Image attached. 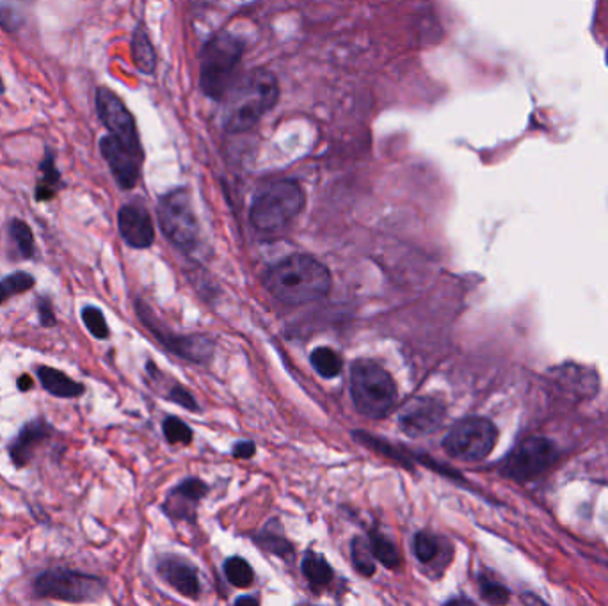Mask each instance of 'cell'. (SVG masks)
Returning <instances> with one entry per match:
<instances>
[{"label":"cell","instance_id":"7c38bea8","mask_svg":"<svg viewBox=\"0 0 608 606\" xmlns=\"http://www.w3.org/2000/svg\"><path fill=\"white\" fill-rule=\"evenodd\" d=\"M95 107L98 120L102 121V125L109 130V134L123 137L134 143H141L132 112L128 111L125 102L112 89L104 88V86L96 88Z\"/></svg>","mask_w":608,"mask_h":606},{"label":"cell","instance_id":"f1b7e54d","mask_svg":"<svg viewBox=\"0 0 608 606\" xmlns=\"http://www.w3.org/2000/svg\"><path fill=\"white\" fill-rule=\"evenodd\" d=\"M82 320L88 327L89 333L98 338V340H105L109 338V326H107V320H105L104 313L100 308L96 306H86L82 310Z\"/></svg>","mask_w":608,"mask_h":606},{"label":"cell","instance_id":"d4e9b609","mask_svg":"<svg viewBox=\"0 0 608 606\" xmlns=\"http://www.w3.org/2000/svg\"><path fill=\"white\" fill-rule=\"evenodd\" d=\"M443 541L436 535L427 534V532H420L415 535V548L416 559L420 560L422 564H432L434 560H438L441 551H443Z\"/></svg>","mask_w":608,"mask_h":606},{"label":"cell","instance_id":"5b68a950","mask_svg":"<svg viewBox=\"0 0 608 606\" xmlns=\"http://www.w3.org/2000/svg\"><path fill=\"white\" fill-rule=\"evenodd\" d=\"M351 395L354 406L368 418H384L397 402V384L379 363L358 359L351 368Z\"/></svg>","mask_w":608,"mask_h":606},{"label":"cell","instance_id":"836d02e7","mask_svg":"<svg viewBox=\"0 0 608 606\" xmlns=\"http://www.w3.org/2000/svg\"><path fill=\"white\" fill-rule=\"evenodd\" d=\"M38 311H40L41 326H56V315H54V311H52V306H50V303H48L47 299H40V301H38Z\"/></svg>","mask_w":608,"mask_h":606},{"label":"cell","instance_id":"3957f363","mask_svg":"<svg viewBox=\"0 0 608 606\" xmlns=\"http://www.w3.org/2000/svg\"><path fill=\"white\" fill-rule=\"evenodd\" d=\"M246 45L230 32H219L201 50L200 88L212 100H223L237 79Z\"/></svg>","mask_w":608,"mask_h":606},{"label":"cell","instance_id":"cb8c5ba5","mask_svg":"<svg viewBox=\"0 0 608 606\" xmlns=\"http://www.w3.org/2000/svg\"><path fill=\"white\" fill-rule=\"evenodd\" d=\"M36 285V280L32 278L29 272L18 271L6 276L0 281V304L6 303L9 297L24 294L27 290H31Z\"/></svg>","mask_w":608,"mask_h":606},{"label":"cell","instance_id":"4fadbf2b","mask_svg":"<svg viewBox=\"0 0 608 606\" xmlns=\"http://www.w3.org/2000/svg\"><path fill=\"white\" fill-rule=\"evenodd\" d=\"M443 416V402L434 397H415L400 411V429L411 438H422L440 427Z\"/></svg>","mask_w":608,"mask_h":606},{"label":"cell","instance_id":"ac0fdd59","mask_svg":"<svg viewBox=\"0 0 608 606\" xmlns=\"http://www.w3.org/2000/svg\"><path fill=\"white\" fill-rule=\"evenodd\" d=\"M159 573L182 596L198 598L200 582L194 567L187 566L182 560L164 559L159 564Z\"/></svg>","mask_w":608,"mask_h":606},{"label":"cell","instance_id":"8992f818","mask_svg":"<svg viewBox=\"0 0 608 606\" xmlns=\"http://www.w3.org/2000/svg\"><path fill=\"white\" fill-rule=\"evenodd\" d=\"M32 591L38 598L88 603L102 596L104 582L98 576L84 575L72 569H48L34 580Z\"/></svg>","mask_w":608,"mask_h":606},{"label":"cell","instance_id":"7402d4cb","mask_svg":"<svg viewBox=\"0 0 608 606\" xmlns=\"http://www.w3.org/2000/svg\"><path fill=\"white\" fill-rule=\"evenodd\" d=\"M9 237L15 242L16 249L22 258H32L36 255V242L31 226L22 219L9 221Z\"/></svg>","mask_w":608,"mask_h":606},{"label":"cell","instance_id":"4316f807","mask_svg":"<svg viewBox=\"0 0 608 606\" xmlns=\"http://www.w3.org/2000/svg\"><path fill=\"white\" fill-rule=\"evenodd\" d=\"M224 575L228 578V582L239 587V589H246L255 578L253 569L249 566L248 562L240 557H233V559L226 560L224 564Z\"/></svg>","mask_w":608,"mask_h":606},{"label":"cell","instance_id":"8d00e7d4","mask_svg":"<svg viewBox=\"0 0 608 606\" xmlns=\"http://www.w3.org/2000/svg\"><path fill=\"white\" fill-rule=\"evenodd\" d=\"M18 390L27 391L32 390V379L31 375H20V379H18Z\"/></svg>","mask_w":608,"mask_h":606},{"label":"cell","instance_id":"e0dca14e","mask_svg":"<svg viewBox=\"0 0 608 606\" xmlns=\"http://www.w3.org/2000/svg\"><path fill=\"white\" fill-rule=\"evenodd\" d=\"M38 171H40V176L34 187V200L38 203H48V201L54 200L59 191L63 189V176L57 168L56 152L50 146L45 148Z\"/></svg>","mask_w":608,"mask_h":606},{"label":"cell","instance_id":"d6a6232c","mask_svg":"<svg viewBox=\"0 0 608 606\" xmlns=\"http://www.w3.org/2000/svg\"><path fill=\"white\" fill-rule=\"evenodd\" d=\"M169 399L176 402V404H180V406H184L185 409H191V411H196V409H198L196 402L192 399L191 393L184 390L182 386H178V384H176L173 390L169 391Z\"/></svg>","mask_w":608,"mask_h":606},{"label":"cell","instance_id":"7a4b0ae2","mask_svg":"<svg viewBox=\"0 0 608 606\" xmlns=\"http://www.w3.org/2000/svg\"><path fill=\"white\" fill-rule=\"evenodd\" d=\"M264 283L281 303L299 306L326 296L331 288V274L328 267L313 256L292 255L271 267Z\"/></svg>","mask_w":608,"mask_h":606},{"label":"cell","instance_id":"83f0119b","mask_svg":"<svg viewBox=\"0 0 608 606\" xmlns=\"http://www.w3.org/2000/svg\"><path fill=\"white\" fill-rule=\"evenodd\" d=\"M352 562L361 575L372 576L376 573V557L372 553L370 543L363 539H354L351 544Z\"/></svg>","mask_w":608,"mask_h":606},{"label":"cell","instance_id":"2e32d148","mask_svg":"<svg viewBox=\"0 0 608 606\" xmlns=\"http://www.w3.org/2000/svg\"><path fill=\"white\" fill-rule=\"evenodd\" d=\"M207 495V486L200 480H185L184 484L176 487L175 491L168 496L164 503V511L171 518L194 519L196 505L203 496Z\"/></svg>","mask_w":608,"mask_h":606},{"label":"cell","instance_id":"ba28073f","mask_svg":"<svg viewBox=\"0 0 608 606\" xmlns=\"http://www.w3.org/2000/svg\"><path fill=\"white\" fill-rule=\"evenodd\" d=\"M495 443V425L486 418L470 416L450 429L447 438L443 439V448L454 459L477 463L491 454Z\"/></svg>","mask_w":608,"mask_h":606},{"label":"cell","instance_id":"d590c367","mask_svg":"<svg viewBox=\"0 0 608 606\" xmlns=\"http://www.w3.org/2000/svg\"><path fill=\"white\" fill-rule=\"evenodd\" d=\"M233 455L239 457V459L253 457V455H255V443H251V441H242V443L235 445V448H233Z\"/></svg>","mask_w":608,"mask_h":606},{"label":"cell","instance_id":"30bf717a","mask_svg":"<svg viewBox=\"0 0 608 606\" xmlns=\"http://www.w3.org/2000/svg\"><path fill=\"white\" fill-rule=\"evenodd\" d=\"M557 459V448L550 439L530 438L512 450L505 459L504 473L516 480L536 479Z\"/></svg>","mask_w":608,"mask_h":606},{"label":"cell","instance_id":"4dcf8cb0","mask_svg":"<svg viewBox=\"0 0 608 606\" xmlns=\"http://www.w3.org/2000/svg\"><path fill=\"white\" fill-rule=\"evenodd\" d=\"M480 591L482 596L489 603H505L509 599V592L505 587H502L500 583L491 582V580H484L480 583Z\"/></svg>","mask_w":608,"mask_h":606},{"label":"cell","instance_id":"52a82bcc","mask_svg":"<svg viewBox=\"0 0 608 606\" xmlns=\"http://www.w3.org/2000/svg\"><path fill=\"white\" fill-rule=\"evenodd\" d=\"M160 228L175 246L191 249L200 237V224L192 208L191 194L187 189L166 192L157 208Z\"/></svg>","mask_w":608,"mask_h":606},{"label":"cell","instance_id":"9a60e30c","mask_svg":"<svg viewBox=\"0 0 608 606\" xmlns=\"http://www.w3.org/2000/svg\"><path fill=\"white\" fill-rule=\"evenodd\" d=\"M50 434L52 427L45 420H32L24 425V429L18 432V436L9 445V457L16 468H24L31 463L36 448L45 443Z\"/></svg>","mask_w":608,"mask_h":606},{"label":"cell","instance_id":"f546056e","mask_svg":"<svg viewBox=\"0 0 608 606\" xmlns=\"http://www.w3.org/2000/svg\"><path fill=\"white\" fill-rule=\"evenodd\" d=\"M162 429H164L166 439H168L169 443H173V445H189L191 443V429L180 418L169 416V418H166L164 425H162Z\"/></svg>","mask_w":608,"mask_h":606},{"label":"cell","instance_id":"603a6c76","mask_svg":"<svg viewBox=\"0 0 608 606\" xmlns=\"http://www.w3.org/2000/svg\"><path fill=\"white\" fill-rule=\"evenodd\" d=\"M312 365L322 377L333 379L336 375L342 372V358L329 347H319L312 352Z\"/></svg>","mask_w":608,"mask_h":606},{"label":"cell","instance_id":"5bb4252c","mask_svg":"<svg viewBox=\"0 0 608 606\" xmlns=\"http://www.w3.org/2000/svg\"><path fill=\"white\" fill-rule=\"evenodd\" d=\"M121 239L130 248L148 249L155 240L152 216L141 203H127L118 212Z\"/></svg>","mask_w":608,"mask_h":606},{"label":"cell","instance_id":"277c9868","mask_svg":"<svg viewBox=\"0 0 608 606\" xmlns=\"http://www.w3.org/2000/svg\"><path fill=\"white\" fill-rule=\"evenodd\" d=\"M304 203L306 198L299 182L290 178L274 180L256 192L249 208V221L258 232H280L303 212Z\"/></svg>","mask_w":608,"mask_h":606},{"label":"cell","instance_id":"d6986e66","mask_svg":"<svg viewBox=\"0 0 608 606\" xmlns=\"http://www.w3.org/2000/svg\"><path fill=\"white\" fill-rule=\"evenodd\" d=\"M41 386L57 399H77L84 395V386L56 368H38Z\"/></svg>","mask_w":608,"mask_h":606},{"label":"cell","instance_id":"ffe728a7","mask_svg":"<svg viewBox=\"0 0 608 606\" xmlns=\"http://www.w3.org/2000/svg\"><path fill=\"white\" fill-rule=\"evenodd\" d=\"M130 50H132V63L136 66L137 72H141L143 75H155L157 52L153 48L152 40H150L144 24H137L134 29Z\"/></svg>","mask_w":608,"mask_h":606},{"label":"cell","instance_id":"484cf974","mask_svg":"<svg viewBox=\"0 0 608 606\" xmlns=\"http://www.w3.org/2000/svg\"><path fill=\"white\" fill-rule=\"evenodd\" d=\"M370 548H372L374 557L383 566L392 567V569L399 567V551L395 548V544L390 543V539H386L384 535L379 534V532H372V535H370Z\"/></svg>","mask_w":608,"mask_h":606},{"label":"cell","instance_id":"1f68e13d","mask_svg":"<svg viewBox=\"0 0 608 606\" xmlns=\"http://www.w3.org/2000/svg\"><path fill=\"white\" fill-rule=\"evenodd\" d=\"M260 543L264 544L267 550L272 551V553H278V555H288L292 551V546L281 535L276 537V535L264 532V535L260 537Z\"/></svg>","mask_w":608,"mask_h":606},{"label":"cell","instance_id":"8fae6325","mask_svg":"<svg viewBox=\"0 0 608 606\" xmlns=\"http://www.w3.org/2000/svg\"><path fill=\"white\" fill-rule=\"evenodd\" d=\"M137 315L143 320L144 326L152 331L153 336L159 340L168 351L180 358L189 359L194 363H205L214 354V342L205 336H180L171 333L168 327L162 326L159 320L153 317L150 308L143 301H136Z\"/></svg>","mask_w":608,"mask_h":606},{"label":"cell","instance_id":"44dd1931","mask_svg":"<svg viewBox=\"0 0 608 606\" xmlns=\"http://www.w3.org/2000/svg\"><path fill=\"white\" fill-rule=\"evenodd\" d=\"M303 573L313 589H324L333 580V569L322 555L308 551L303 560Z\"/></svg>","mask_w":608,"mask_h":606},{"label":"cell","instance_id":"74e56055","mask_svg":"<svg viewBox=\"0 0 608 606\" xmlns=\"http://www.w3.org/2000/svg\"><path fill=\"white\" fill-rule=\"evenodd\" d=\"M6 93V84H4V80H2V75H0V95H4Z\"/></svg>","mask_w":608,"mask_h":606},{"label":"cell","instance_id":"6da1fadb","mask_svg":"<svg viewBox=\"0 0 608 606\" xmlns=\"http://www.w3.org/2000/svg\"><path fill=\"white\" fill-rule=\"evenodd\" d=\"M280 100V84L274 73L255 68L235 79L223 100V127L242 134L256 127Z\"/></svg>","mask_w":608,"mask_h":606},{"label":"cell","instance_id":"9c48e42d","mask_svg":"<svg viewBox=\"0 0 608 606\" xmlns=\"http://www.w3.org/2000/svg\"><path fill=\"white\" fill-rule=\"evenodd\" d=\"M98 148L111 169L116 184L120 185L123 191H132L141 180L144 162L143 144L107 134L100 139Z\"/></svg>","mask_w":608,"mask_h":606},{"label":"cell","instance_id":"e575fe53","mask_svg":"<svg viewBox=\"0 0 608 606\" xmlns=\"http://www.w3.org/2000/svg\"><path fill=\"white\" fill-rule=\"evenodd\" d=\"M20 22H16V16L8 8L0 6V27L6 32H15Z\"/></svg>","mask_w":608,"mask_h":606}]
</instances>
